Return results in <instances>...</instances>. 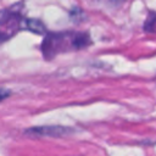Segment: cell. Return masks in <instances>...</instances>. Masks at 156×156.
Masks as SVG:
<instances>
[{
  "instance_id": "277c9868",
  "label": "cell",
  "mask_w": 156,
  "mask_h": 156,
  "mask_svg": "<svg viewBox=\"0 0 156 156\" xmlns=\"http://www.w3.org/2000/svg\"><path fill=\"white\" fill-rule=\"evenodd\" d=\"M27 29L34 32V33H38V34H41L45 32V27L41 22L37 21V20H28L27 21V24H26Z\"/></svg>"
},
{
  "instance_id": "3957f363",
  "label": "cell",
  "mask_w": 156,
  "mask_h": 156,
  "mask_svg": "<svg viewBox=\"0 0 156 156\" xmlns=\"http://www.w3.org/2000/svg\"><path fill=\"white\" fill-rule=\"evenodd\" d=\"M68 129L62 127H39V128H30L26 130V134L32 135H52V136H60L65 133H67Z\"/></svg>"
},
{
  "instance_id": "6da1fadb",
  "label": "cell",
  "mask_w": 156,
  "mask_h": 156,
  "mask_svg": "<svg viewBox=\"0 0 156 156\" xmlns=\"http://www.w3.org/2000/svg\"><path fill=\"white\" fill-rule=\"evenodd\" d=\"M89 44V35L85 33H55L45 38L41 50L46 58H52L60 52L77 50Z\"/></svg>"
},
{
  "instance_id": "7a4b0ae2",
  "label": "cell",
  "mask_w": 156,
  "mask_h": 156,
  "mask_svg": "<svg viewBox=\"0 0 156 156\" xmlns=\"http://www.w3.org/2000/svg\"><path fill=\"white\" fill-rule=\"evenodd\" d=\"M21 28V20L16 15H6L0 20V43L9 40Z\"/></svg>"
},
{
  "instance_id": "5b68a950",
  "label": "cell",
  "mask_w": 156,
  "mask_h": 156,
  "mask_svg": "<svg viewBox=\"0 0 156 156\" xmlns=\"http://www.w3.org/2000/svg\"><path fill=\"white\" fill-rule=\"evenodd\" d=\"M144 28H145V30H147V32H154V33H156V13H152V15L147 18V21L145 22Z\"/></svg>"
},
{
  "instance_id": "8992f818",
  "label": "cell",
  "mask_w": 156,
  "mask_h": 156,
  "mask_svg": "<svg viewBox=\"0 0 156 156\" xmlns=\"http://www.w3.org/2000/svg\"><path fill=\"white\" fill-rule=\"evenodd\" d=\"M11 95V90H9L7 88H1L0 87V101L7 99Z\"/></svg>"
}]
</instances>
